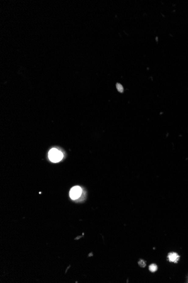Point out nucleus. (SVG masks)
<instances>
[{"mask_svg":"<svg viewBox=\"0 0 188 283\" xmlns=\"http://www.w3.org/2000/svg\"><path fill=\"white\" fill-rule=\"evenodd\" d=\"M168 258L170 262H174V263H177L178 261L179 260L180 256L178 254L175 252H171L168 254Z\"/></svg>","mask_w":188,"mask_h":283,"instance_id":"obj_3","label":"nucleus"},{"mask_svg":"<svg viewBox=\"0 0 188 283\" xmlns=\"http://www.w3.org/2000/svg\"><path fill=\"white\" fill-rule=\"evenodd\" d=\"M139 264L140 265L141 267H145V263L144 262V261H142V260H140L139 262Z\"/></svg>","mask_w":188,"mask_h":283,"instance_id":"obj_5","label":"nucleus"},{"mask_svg":"<svg viewBox=\"0 0 188 283\" xmlns=\"http://www.w3.org/2000/svg\"><path fill=\"white\" fill-rule=\"evenodd\" d=\"M48 158L52 162L56 163L63 159V153L58 149L53 148L51 149L48 153Z\"/></svg>","mask_w":188,"mask_h":283,"instance_id":"obj_1","label":"nucleus"},{"mask_svg":"<svg viewBox=\"0 0 188 283\" xmlns=\"http://www.w3.org/2000/svg\"><path fill=\"white\" fill-rule=\"evenodd\" d=\"M149 270L152 272H154L157 270V266L155 264H151L149 266Z\"/></svg>","mask_w":188,"mask_h":283,"instance_id":"obj_4","label":"nucleus"},{"mask_svg":"<svg viewBox=\"0 0 188 283\" xmlns=\"http://www.w3.org/2000/svg\"><path fill=\"white\" fill-rule=\"evenodd\" d=\"M117 88H118V90H119V91H120L121 92H122L123 91V88H122V86H121L120 84H117Z\"/></svg>","mask_w":188,"mask_h":283,"instance_id":"obj_6","label":"nucleus"},{"mask_svg":"<svg viewBox=\"0 0 188 283\" xmlns=\"http://www.w3.org/2000/svg\"><path fill=\"white\" fill-rule=\"evenodd\" d=\"M82 194V189L78 186H74L70 191V197L72 200H76L81 196Z\"/></svg>","mask_w":188,"mask_h":283,"instance_id":"obj_2","label":"nucleus"}]
</instances>
